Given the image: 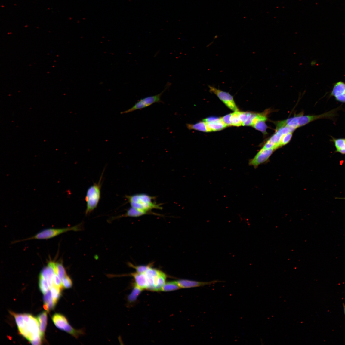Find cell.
Segmentation results:
<instances>
[{"label":"cell","instance_id":"6da1fadb","mask_svg":"<svg viewBox=\"0 0 345 345\" xmlns=\"http://www.w3.org/2000/svg\"><path fill=\"white\" fill-rule=\"evenodd\" d=\"M341 107L339 106L320 115L297 116L285 120L276 122V129L287 126L295 130L298 128L305 126L309 123L319 119H326L333 120L337 116V112L341 109Z\"/></svg>","mask_w":345,"mask_h":345},{"label":"cell","instance_id":"7a4b0ae2","mask_svg":"<svg viewBox=\"0 0 345 345\" xmlns=\"http://www.w3.org/2000/svg\"><path fill=\"white\" fill-rule=\"evenodd\" d=\"M126 197L131 207L150 213L154 209H162V204L155 202L156 197L146 194H138L126 196Z\"/></svg>","mask_w":345,"mask_h":345},{"label":"cell","instance_id":"3957f363","mask_svg":"<svg viewBox=\"0 0 345 345\" xmlns=\"http://www.w3.org/2000/svg\"><path fill=\"white\" fill-rule=\"evenodd\" d=\"M102 176L99 182L95 183L88 189L85 197L86 202V215L91 213L97 207L101 197L100 182Z\"/></svg>","mask_w":345,"mask_h":345},{"label":"cell","instance_id":"277c9868","mask_svg":"<svg viewBox=\"0 0 345 345\" xmlns=\"http://www.w3.org/2000/svg\"><path fill=\"white\" fill-rule=\"evenodd\" d=\"M171 84L169 82L167 83L164 90L157 95L148 96L143 98L136 102L131 109L121 112V114H126L138 110H141L150 106L155 103H163L161 97L164 92L168 89Z\"/></svg>","mask_w":345,"mask_h":345},{"label":"cell","instance_id":"5b68a950","mask_svg":"<svg viewBox=\"0 0 345 345\" xmlns=\"http://www.w3.org/2000/svg\"><path fill=\"white\" fill-rule=\"evenodd\" d=\"M81 229V225H78L73 227L62 229L49 228L44 230L35 236L23 241L32 239L43 240L52 238L62 234L70 231H78Z\"/></svg>","mask_w":345,"mask_h":345},{"label":"cell","instance_id":"8992f818","mask_svg":"<svg viewBox=\"0 0 345 345\" xmlns=\"http://www.w3.org/2000/svg\"><path fill=\"white\" fill-rule=\"evenodd\" d=\"M208 87L210 92L217 96L229 109L234 112L239 111L233 96L229 93L216 88L213 86L209 85Z\"/></svg>","mask_w":345,"mask_h":345},{"label":"cell","instance_id":"52a82bcc","mask_svg":"<svg viewBox=\"0 0 345 345\" xmlns=\"http://www.w3.org/2000/svg\"><path fill=\"white\" fill-rule=\"evenodd\" d=\"M295 130L287 126L282 127L276 130V132L265 143L262 148L268 149L274 148L276 150L282 136L290 132H293Z\"/></svg>","mask_w":345,"mask_h":345},{"label":"cell","instance_id":"ba28073f","mask_svg":"<svg viewBox=\"0 0 345 345\" xmlns=\"http://www.w3.org/2000/svg\"><path fill=\"white\" fill-rule=\"evenodd\" d=\"M276 150L274 148L264 149L262 148L256 156L249 161V165L254 167L255 168L260 165L266 162L269 160L272 154Z\"/></svg>","mask_w":345,"mask_h":345},{"label":"cell","instance_id":"9c48e42d","mask_svg":"<svg viewBox=\"0 0 345 345\" xmlns=\"http://www.w3.org/2000/svg\"><path fill=\"white\" fill-rule=\"evenodd\" d=\"M329 97H333L336 100L345 103V83L340 81L333 84Z\"/></svg>","mask_w":345,"mask_h":345},{"label":"cell","instance_id":"30bf717a","mask_svg":"<svg viewBox=\"0 0 345 345\" xmlns=\"http://www.w3.org/2000/svg\"><path fill=\"white\" fill-rule=\"evenodd\" d=\"M176 282L179 287L182 288L204 287L205 286L214 284L217 283L224 282L218 280L204 282L188 280H181Z\"/></svg>","mask_w":345,"mask_h":345},{"label":"cell","instance_id":"8fae6325","mask_svg":"<svg viewBox=\"0 0 345 345\" xmlns=\"http://www.w3.org/2000/svg\"><path fill=\"white\" fill-rule=\"evenodd\" d=\"M26 324L27 329L30 334L29 341L41 337L40 334L39 323L37 318L31 315L30 320Z\"/></svg>","mask_w":345,"mask_h":345},{"label":"cell","instance_id":"7c38bea8","mask_svg":"<svg viewBox=\"0 0 345 345\" xmlns=\"http://www.w3.org/2000/svg\"><path fill=\"white\" fill-rule=\"evenodd\" d=\"M267 112L259 113L254 124L252 126L256 130L261 131L264 134L267 133L266 129L268 127L266 123L267 120Z\"/></svg>","mask_w":345,"mask_h":345},{"label":"cell","instance_id":"4fadbf2b","mask_svg":"<svg viewBox=\"0 0 345 345\" xmlns=\"http://www.w3.org/2000/svg\"><path fill=\"white\" fill-rule=\"evenodd\" d=\"M135 281V285L140 288L142 290L147 289L148 282L147 277L144 273H138L137 272L131 274Z\"/></svg>","mask_w":345,"mask_h":345},{"label":"cell","instance_id":"5bb4252c","mask_svg":"<svg viewBox=\"0 0 345 345\" xmlns=\"http://www.w3.org/2000/svg\"><path fill=\"white\" fill-rule=\"evenodd\" d=\"M52 320L56 327L61 330L64 331V328L69 324L66 318L59 314H55Z\"/></svg>","mask_w":345,"mask_h":345},{"label":"cell","instance_id":"9a60e30c","mask_svg":"<svg viewBox=\"0 0 345 345\" xmlns=\"http://www.w3.org/2000/svg\"><path fill=\"white\" fill-rule=\"evenodd\" d=\"M37 318L39 323L40 335L42 338H43L47 325L48 319L47 313L45 312L41 313L38 316Z\"/></svg>","mask_w":345,"mask_h":345},{"label":"cell","instance_id":"2e32d148","mask_svg":"<svg viewBox=\"0 0 345 345\" xmlns=\"http://www.w3.org/2000/svg\"><path fill=\"white\" fill-rule=\"evenodd\" d=\"M149 213H150L131 207L127 210L126 213L125 214L118 216L116 218L123 217H137Z\"/></svg>","mask_w":345,"mask_h":345},{"label":"cell","instance_id":"e0dca14e","mask_svg":"<svg viewBox=\"0 0 345 345\" xmlns=\"http://www.w3.org/2000/svg\"><path fill=\"white\" fill-rule=\"evenodd\" d=\"M331 141L333 143L336 149V152L345 155V138H336L331 137Z\"/></svg>","mask_w":345,"mask_h":345},{"label":"cell","instance_id":"ac0fdd59","mask_svg":"<svg viewBox=\"0 0 345 345\" xmlns=\"http://www.w3.org/2000/svg\"><path fill=\"white\" fill-rule=\"evenodd\" d=\"M206 123L209 132L220 131L227 127L221 120V118L218 121Z\"/></svg>","mask_w":345,"mask_h":345},{"label":"cell","instance_id":"d6986e66","mask_svg":"<svg viewBox=\"0 0 345 345\" xmlns=\"http://www.w3.org/2000/svg\"><path fill=\"white\" fill-rule=\"evenodd\" d=\"M186 126L189 130H194L203 132H209L207 123L204 121H201L195 123H188Z\"/></svg>","mask_w":345,"mask_h":345},{"label":"cell","instance_id":"ffe728a7","mask_svg":"<svg viewBox=\"0 0 345 345\" xmlns=\"http://www.w3.org/2000/svg\"><path fill=\"white\" fill-rule=\"evenodd\" d=\"M11 313L12 315L14 316L15 318L20 333L27 330V329L26 324L24 320L23 315L21 314H17L14 313Z\"/></svg>","mask_w":345,"mask_h":345},{"label":"cell","instance_id":"44dd1931","mask_svg":"<svg viewBox=\"0 0 345 345\" xmlns=\"http://www.w3.org/2000/svg\"><path fill=\"white\" fill-rule=\"evenodd\" d=\"M54 267L55 273L62 280L67 275L66 271L63 264L61 262H55Z\"/></svg>","mask_w":345,"mask_h":345},{"label":"cell","instance_id":"7402d4cb","mask_svg":"<svg viewBox=\"0 0 345 345\" xmlns=\"http://www.w3.org/2000/svg\"><path fill=\"white\" fill-rule=\"evenodd\" d=\"M180 288L176 281L170 282L165 283L162 288L161 291H169L179 289Z\"/></svg>","mask_w":345,"mask_h":345},{"label":"cell","instance_id":"603a6c76","mask_svg":"<svg viewBox=\"0 0 345 345\" xmlns=\"http://www.w3.org/2000/svg\"><path fill=\"white\" fill-rule=\"evenodd\" d=\"M142 291L140 288L135 285L131 293L128 297V302L131 303L135 301Z\"/></svg>","mask_w":345,"mask_h":345},{"label":"cell","instance_id":"cb8c5ba5","mask_svg":"<svg viewBox=\"0 0 345 345\" xmlns=\"http://www.w3.org/2000/svg\"><path fill=\"white\" fill-rule=\"evenodd\" d=\"M39 285L41 291L45 294L47 293L49 289V285L47 280L39 276Z\"/></svg>","mask_w":345,"mask_h":345},{"label":"cell","instance_id":"d4e9b609","mask_svg":"<svg viewBox=\"0 0 345 345\" xmlns=\"http://www.w3.org/2000/svg\"><path fill=\"white\" fill-rule=\"evenodd\" d=\"M61 289L54 286L51 288V296L53 300L56 304L57 302L61 295Z\"/></svg>","mask_w":345,"mask_h":345},{"label":"cell","instance_id":"484cf974","mask_svg":"<svg viewBox=\"0 0 345 345\" xmlns=\"http://www.w3.org/2000/svg\"><path fill=\"white\" fill-rule=\"evenodd\" d=\"M230 122L231 126L239 127L242 125V123L239 119L238 111L231 113Z\"/></svg>","mask_w":345,"mask_h":345},{"label":"cell","instance_id":"4316f807","mask_svg":"<svg viewBox=\"0 0 345 345\" xmlns=\"http://www.w3.org/2000/svg\"><path fill=\"white\" fill-rule=\"evenodd\" d=\"M292 133H288L282 136L278 145L279 148L287 145L290 142L292 136Z\"/></svg>","mask_w":345,"mask_h":345},{"label":"cell","instance_id":"83f0119b","mask_svg":"<svg viewBox=\"0 0 345 345\" xmlns=\"http://www.w3.org/2000/svg\"><path fill=\"white\" fill-rule=\"evenodd\" d=\"M238 114L241 121L242 123V125L244 123L248 120L251 116L253 112H244L238 111Z\"/></svg>","mask_w":345,"mask_h":345},{"label":"cell","instance_id":"f1b7e54d","mask_svg":"<svg viewBox=\"0 0 345 345\" xmlns=\"http://www.w3.org/2000/svg\"><path fill=\"white\" fill-rule=\"evenodd\" d=\"M62 281L63 287L64 289H69L72 286V281L70 277L67 275H66L63 278Z\"/></svg>","mask_w":345,"mask_h":345},{"label":"cell","instance_id":"f546056e","mask_svg":"<svg viewBox=\"0 0 345 345\" xmlns=\"http://www.w3.org/2000/svg\"><path fill=\"white\" fill-rule=\"evenodd\" d=\"M128 266L131 267L133 268L136 270L137 272L138 273H144L146 272L151 267L150 266H135L131 263L128 264Z\"/></svg>","mask_w":345,"mask_h":345},{"label":"cell","instance_id":"4dcf8cb0","mask_svg":"<svg viewBox=\"0 0 345 345\" xmlns=\"http://www.w3.org/2000/svg\"><path fill=\"white\" fill-rule=\"evenodd\" d=\"M53 283L54 286L61 289H63L62 281L55 272L53 278Z\"/></svg>","mask_w":345,"mask_h":345},{"label":"cell","instance_id":"1f68e13d","mask_svg":"<svg viewBox=\"0 0 345 345\" xmlns=\"http://www.w3.org/2000/svg\"><path fill=\"white\" fill-rule=\"evenodd\" d=\"M231 116V114H230L221 118V120L227 127L231 126L230 122Z\"/></svg>","mask_w":345,"mask_h":345},{"label":"cell","instance_id":"d6a6232c","mask_svg":"<svg viewBox=\"0 0 345 345\" xmlns=\"http://www.w3.org/2000/svg\"><path fill=\"white\" fill-rule=\"evenodd\" d=\"M221 118L216 117H210L205 119L203 121L207 123L212 122L218 121Z\"/></svg>","mask_w":345,"mask_h":345},{"label":"cell","instance_id":"836d02e7","mask_svg":"<svg viewBox=\"0 0 345 345\" xmlns=\"http://www.w3.org/2000/svg\"><path fill=\"white\" fill-rule=\"evenodd\" d=\"M23 315L24 320L26 324L28 323L30 320L31 315L27 314H24Z\"/></svg>","mask_w":345,"mask_h":345},{"label":"cell","instance_id":"e575fe53","mask_svg":"<svg viewBox=\"0 0 345 345\" xmlns=\"http://www.w3.org/2000/svg\"><path fill=\"white\" fill-rule=\"evenodd\" d=\"M343 307L344 312V315L345 316V304H344V303H343Z\"/></svg>","mask_w":345,"mask_h":345}]
</instances>
